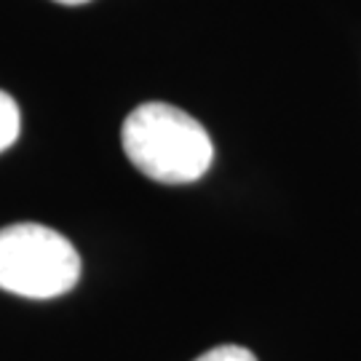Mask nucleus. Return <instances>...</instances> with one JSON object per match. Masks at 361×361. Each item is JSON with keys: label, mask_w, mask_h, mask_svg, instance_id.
Returning <instances> with one entry per match:
<instances>
[{"label": "nucleus", "mask_w": 361, "mask_h": 361, "mask_svg": "<svg viewBox=\"0 0 361 361\" xmlns=\"http://www.w3.org/2000/svg\"><path fill=\"white\" fill-rule=\"evenodd\" d=\"M56 3H62V6H83V3H89V0H56Z\"/></svg>", "instance_id": "5"}, {"label": "nucleus", "mask_w": 361, "mask_h": 361, "mask_svg": "<svg viewBox=\"0 0 361 361\" xmlns=\"http://www.w3.org/2000/svg\"><path fill=\"white\" fill-rule=\"evenodd\" d=\"M195 361H257V356L241 345H217V348L207 350L204 356H198Z\"/></svg>", "instance_id": "4"}, {"label": "nucleus", "mask_w": 361, "mask_h": 361, "mask_svg": "<svg viewBox=\"0 0 361 361\" xmlns=\"http://www.w3.org/2000/svg\"><path fill=\"white\" fill-rule=\"evenodd\" d=\"M123 153L147 180L188 185L201 180L214 161L207 129L185 110L166 102L134 107L121 129Z\"/></svg>", "instance_id": "1"}, {"label": "nucleus", "mask_w": 361, "mask_h": 361, "mask_svg": "<svg viewBox=\"0 0 361 361\" xmlns=\"http://www.w3.org/2000/svg\"><path fill=\"white\" fill-rule=\"evenodd\" d=\"M22 129V116H19V104L13 102L11 94L0 91V153L8 150Z\"/></svg>", "instance_id": "3"}, {"label": "nucleus", "mask_w": 361, "mask_h": 361, "mask_svg": "<svg viewBox=\"0 0 361 361\" xmlns=\"http://www.w3.org/2000/svg\"><path fill=\"white\" fill-rule=\"evenodd\" d=\"M80 279V257L62 233L38 222L0 231V289L30 300L67 295Z\"/></svg>", "instance_id": "2"}]
</instances>
